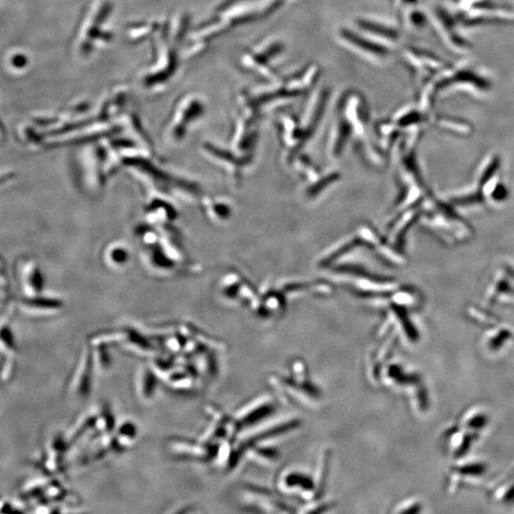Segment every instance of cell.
Returning <instances> with one entry per match:
<instances>
[{"mask_svg":"<svg viewBox=\"0 0 514 514\" xmlns=\"http://www.w3.org/2000/svg\"><path fill=\"white\" fill-rule=\"evenodd\" d=\"M320 76V66L308 63L292 73L279 74L256 88L245 90L240 94L260 113L262 108L274 103L308 96L315 88Z\"/></svg>","mask_w":514,"mask_h":514,"instance_id":"cell-1","label":"cell"},{"mask_svg":"<svg viewBox=\"0 0 514 514\" xmlns=\"http://www.w3.org/2000/svg\"><path fill=\"white\" fill-rule=\"evenodd\" d=\"M421 206L420 220L443 242L456 245L472 238V229L459 215V210L446 200L429 192Z\"/></svg>","mask_w":514,"mask_h":514,"instance_id":"cell-2","label":"cell"},{"mask_svg":"<svg viewBox=\"0 0 514 514\" xmlns=\"http://www.w3.org/2000/svg\"><path fill=\"white\" fill-rule=\"evenodd\" d=\"M434 85L438 99L449 92H463L482 97L488 96L492 89V81L488 74L467 59L447 67L434 79Z\"/></svg>","mask_w":514,"mask_h":514,"instance_id":"cell-3","label":"cell"},{"mask_svg":"<svg viewBox=\"0 0 514 514\" xmlns=\"http://www.w3.org/2000/svg\"><path fill=\"white\" fill-rule=\"evenodd\" d=\"M286 45L277 38H270L253 47L246 49L239 56L238 63L247 73L261 77L265 81L279 76L276 64L284 53Z\"/></svg>","mask_w":514,"mask_h":514,"instance_id":"cell-4","label":"cell"},{"mask_svg":"<svg viewBox=\"0 0 514 514\" xmlns=\"http://www.w3.org/2000/svg\"><path fill=\"white\" fill-rule=\"evenodd\" d=\"M110 11L109 0H92L74 35V51L76 53L88 55L97 40H101L103 35L110 37V33L102 32L101 27Z\"/></svg>","mask_w":514,"mask_h":514,"instance_id":"cell-5","label":"cell"},{"mask_svg":"<svg viewBox=\"0 0 514 514\" xmlns=\"http://www.w3.org/2000/svg\"><path fill=\"white\" fill-rule=\"evenodd\" d=\"M430 24L440 38L443 44L456 55L466 56L470 53L472 43L462 35L458 17L456 14L443 6H433L428 12Z\"/></svg>","mask_w":514,"mask_h":514,"instance_id":"cell-6","label":"cell"},{"mask_svg":"<svg viewBox=\"0 0 514 514\" xmlns=\"http://www.w3.org/2000/svg\"><path fill=\"white\" fill-rule=\"evenodd\" d=\"M336 38L344 47L375 64L388 63L392 56L393 48L379 42L354 26H341L336 31Z\"/></svg>","mask_w":514,"mask_h":514,"instance_id":"cell-7","label":"cell"},{"mask_svg":"<svg viewBox=\"0 0 514 514\" xmlns=\"http://www.w3.org/2000/svg\"><path fill=\"white\" fill-rule=\"evenodd\" d=\"M402 58L416 86L419 87L417 90L436 78L449 66L433 51L416 46H407L403 49Z\"/></svg>","mask_w":514,"mask_h":514,"instance_id":"cell-8","label":"cell"},{"mask_svg":"<svg viewBox=\"0 0 514 514\" xmlns=\"http://www.w3.org/2000/svg\"><path fill=\"white\" fill-rule=\"evenodd\" d=\"M462 28H477L492 24H513L514 9L492 3L490 0L482 2L467 11L456 13Z\"/></svg>","mask_w":514,"mask_h":514,"instance_id":"cell-9","label":"cell"},{"mask_svg":"<svg viewBox=\"0 0 514 514\" xmlns=\"http://www.w3.org/2000/svg\"><path fill=\"white\" fill-rule=\"evenodd\" d=\"M338 112L351 124L353 130L363 135L369 122V104L361 92L349 89L342 92L338 102Z\"/></svg>","mask_w":514,"mask_h":514,"instance_id":"cell-10","label":"cell"},{"mask_svg":"<svg viewBox=\"0 0 514 514\" xmlns=\"http://www.w3.org/2000/svg\"><path fill=\"white\" fill-rule=\"evenodd\" d=\"M204 102L197 94H185L174 106L173 117L167 132L174 140L181 138L184 135L187 124L197 119L204 112Z\"/></svg>","mask_w":514,"mask_h":514,"instance_id":"cell-11","label":"cell"},{"mask_svg":"<svg viewBox=\"0 0 514 514\" xmlns=\"http://www.w3.org/2000/svg\"><path fill=\"white\" fill-rule=\"evenodd\" d=\"M354 27L379 42L395 48L401 40V29L390 20L374 17H357Z\"/></svg>","mask_w":514,"mask_h":514,"instance_id":"cell-12","label":"cell"},{"mask_svg":"<svg viewBox=\"0 0 514 514\" xmlns=\"http://www.w3.org/2000/svg\"><path fill=\"white\" fill-rule=\"evenodd\" d=\"M94 366V351H92V347H85L72 376L71 392L81 397L88 395L91 390L92 372Z\"/></svg>","mask_w":514,"mask_h":514,"instance_id":"cell-13","label":"cell"},{"mask_svg":"<svg viewBox=\"0 0 514 514\" xmlns=\"http://www.w3.org/2000/svg\"><path fill=\"white\" fill-rule=\"evenodd\" d=\"M445 200L458 210L459 209H477L487 204L484 194L477 186L464 188V189L449 192L446 194Z\"/></svg>","mask_w":514,"mask_h":514,"instance_id":"cell-14","label":"cell"},{"mask_svg":"<svg viewBox=\"0 0 514 514\" xmlns=\"http://www.w3.org/2000/svg\"><path fill=\"white\" fill-rule=\"evenodd\" d=\"M487 472V466L480 461H458L451 467V490H456L463 483L474 478L482 477Z\"/></svg>","mask_w":514,"mask_h":514,"instance_id":"cell-15","label":"cell"},{"mask_svg":"<svg viewBox=\"0 0 514 514\" xmlns=\"http://www.w3.org/2000/svg\"><path fill=\"white\" fill-rule=\"evenodd\" d=\"M429 120L433 122L436 128L444 131V132L463 136L470 135L472 133V125L467 120L462 119V118L433 113Z\"/></svg>","mask_w":514,"mask_h":514,"instance_id":"cell-16","label":"cell"},{"mask_svg":"<svg viewBox=\"0 0 514 514\" xmlns=\"http://www.w3.org/2000/svg\"><path fill=\"white\" fill-rule=\"evenodd\" d=\"M392 120L400 128L410 131L422 127L424 123L428 122L429 117L418 106H406L398 110Z\"/></svg>","mask_w":514,"mask_h":514,"instance_id":"cell-17","label":"cell"},{"mask_svg":"<svg viewBox=\"0 0 514 514\" xmlns=\"http://www.w3.org/2000/svg\"><path fill=\"white\" fill-rule=\"evenodd\" d=\"M488 425V415L484 408L474 407L466 411L460 418L459 426L475 434L481 433Z\"/></svg>","mask_w":514,"mask_h":514,"instance_id":"cell-18","label":"cell"},{"mask_svg":"<svg viewBox=\"0 0 514 514\" xmlns=\"http://www.w3.org/2000/svg\"><path fill=\"white\" fill-rule=\"evenodd\" d=\"M501 168V158L497 154H493L487 156L480 164L476 173V186L481 188L490 180L499 176Z\"/></svg>","mask_w":514,"mask_h":514,"instance_id":"cell-19","label":"cell"},{"mask_svg":"<svg viewBox=\"0 0 514 514\" xmlns=\"http://www.w3.org/2000/svg\"><path fill=\"white\" fill-rule=\"evenodd\" d=\"M156 372L151 367H144L138 374L136 382V390L143 400H150L156 393L158 379Z\"/></svg>","mask_w":514,"mask_h":514,"instance_id":"cell-20","label":"cell"},{"mask_svg":"<svg viewBox=\"0 0 514 514\" xmlns=\"http://www.w3.org/2000/svg\"><path fill=\"white\" fill-rule=\"evenodd\" d=\"M168 448L174 456L180 457H199L207 454V449L185 439L176 438L169 441Z\"/></svg>","mask_w":514,"mask_h":514,"instance_id":"cell-21","label":"cell"},{"mask_svg":"<svg viewBox=\"0 0 514 514\" xmlns=\"http://www.w3.org/2000/svg\"><path fill=\"white\" fill-rule=\"evenodd\" d=\"M400 15L404 27L413 32H420L430 23L428 13L419 9L418 6L401 13Z\"/></svg>","mask_w":514,"mask_h":514,"instance_id":"cell-22","label":"cell"},{"mask_svg":"<svg viewBox=\"0 0 514 514\" xmlns=\"http://www.w3.org/2000/svg\"><path fill=\"white\" fill-rule=\"evenodd\" d=\"M513 338V333L510 329L506 327H497L492 329L486 335V346L490 351H500L508 341Z\"/></svg>","mask_w":514,"mask_h":514,"instance_id":"cell-23","label":"cell"},{"mask_svg":"<svg viewBox=\"0 0 514 514\" xmlns=\"http://www.w3.org/2000/svg\"><path fill=\"white\" fill-rule=\"evenodd\" d=\"M115 439H117L118 447H119L120 451H123L124 449L128 448L132 446L133 442L135 441L136 436H138V430H136V426L132 422L123 423L119 428L117 429V434H115Z\"/></svg>","mask_w":514,"mask_h":514,"instance_id":"cell-24","label":"cell"},{"mask_svg":"<svg viewBox=\"0 0 514 514\" xmlns=\"http://www.w3.org/2000/svg\"><path fill=\"white\" fill-rule=\"evenodd\" d=\"M492 496L500 503L514 502V478L510 477L500 482L493 490Z\"/></svg>","mask_w":514,"mask_h":514,"instance_id":"cell-25","label":"cell"},{"mask_svg":"<svg viewBox=\"0 0 514 514\" xmlns=\"http://www.w3.org/2000/svg\"><path fill=\"white\" fill-rule=\"evenodd\" d=\"M159 22H143L133 26L127 31L128 40H140L146 38L149 33L156 32L159 29Z\"/></svg>","mask_w":514,"mask_h":514,"instance_id":"cell-26","label":"cell"},{"mask_svg":"<svg viewBox=\"0 0 514 514\" xmlns=\"http://www.w3.org/2000/svg\"><path fill=\"white\" fill-rule=\"evenodd\" d=\"M421 508H422V504L420 501L411 500L403 503L399 510L395 511H397V513H415L421 511Z\"/></svg>","mask_w":514,"mask_h":514,"instance_id":"cell-27","label":"cell"},{"mask_svg":"<svg viewBox=\"0 0 514 514\" xmlns=\"http://www.w3.org/2000/svg\"><path fill=\"white\" fill-rule=\"evenodd\" d=\"M419 2H420V0H393V5L397 8L398 13L401 14V13L411 9V8L417 7Z\"/></svg>","mask_w":514,"mask_h":514,"instance_id":"cell-28","label":"cell"},{"mask_svg":"<svg viewBox=\"0 0 514 514\" xmlns=\"http://www.w3.org/2000/svg\"><path fill=\"white\" fill-rule=\"evenodd\" d=\"M487 0H454V3L458 7V12L467 11L470 8L476 6Z\"/></svg>","mask_w":514,"mask_h":514,"instance_id":"cell-29","label":"cell"},{"mask_svg":"<svg viewBox=\"0 0 514 514\" xmlns=\"http://www.w3.org/2000/svg\"><path fill=\"white\" fill-rule=\"evenodd\" d=\"M507 266L511 274V286L510 289H508V294L506 295L502 303L510 302L513 303L514 304V265L508 264Z\"/></svg>","mask_w":514,"mask_h":514,"instance_id":"cell-30","label":"cell"}]
</instances>
